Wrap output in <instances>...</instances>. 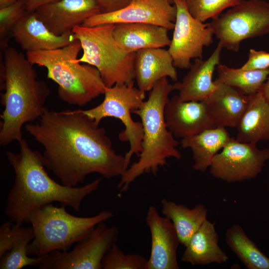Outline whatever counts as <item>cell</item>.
I'll return each mask as SVG.
<instances>
[{
	"label": "cell",
	"mask_w": 269,
	"mask_h": 269,
	"mask_svg": "<svg viewBox=\"0 0 269 269\" xmlns=\"http://www.w3.org/2000/svg\"><path fill=\"white\" fill-rule=\"evenodd\" d=\"M38 120L25 129L42 145L45 167L62 184L76 187L90 174L111 179L127 169L125 156L113 149L105 129L81 110L47 108Z\"/></svg>",
	"instance_id": "6da1fadb"
},
{
	"label": "cell",
	"mask_w": 269,
	"mask_h": 269,
	"mask_svg": "<svg viewBox=\"0 0 269 269\" xmlns=\"http://www.w3.org/2000/svg\"><path fill=\"white\" fill-rule=\"evenodd\" d=\"M18 143V153L6 152L7 160L15 173L4 210L9 221L22 225L26 223L30 213L54 202L80 212L83 201L98 189L102 178L80 187L58 183L46 171L42 154L32 149L24 138Z\"/></svg>",
	"instance_id": "7a4b0ae2"
},
{
	"label": "cell",
	"mask_w": 269,
	"mask_h": 269,
	"mask_svg": "<svg viewBox=\"0 0 269 269\" xmlns=\"http://www.w3.org/2000/svg\"><path fill=\"white\" fill-rule=\"evenodd\" d=\"M0 61L1 104L0 144L6 146L22 138V128L38 120L47 108L44 105L50 90L22 53L7 46Z\"/></svg>",
	"instance_id": "3957f363"
},
{
	"label": "cell",
	"mask_w": 269,
	"mask_h": 269,
	"mask_svg": "<svg viewBox=\"0 0 269 269\" xmlns=\"http://www.w3.org/2000/svg\"><path fill=\"white\" fill-rule=\"evenodd\" d=\"M173 85L167 78L158 81L149 91L148 98L140 107L132 111L141 119L143 137L142 150L138 160L125 170L117 187L121 193L127 192L130 185L144 173L156 175L159 168L167 164V159H179V142L168 129L164 118V109Z\"/></svg>",
	"instance_id": "277c9868"
},
{
	"label": "cell",
	"mask_w": 269,
	"mask_h": 269,
	"mask_svg": "<svg viewBox=\"0 0 269 269\" xmlns=\"http://www.w3.org/2000/svg\"><path fill=\"white\" fill-rule=\"evenodd\" d=\"M81 50L76 39L61 48L26 52L25 55L32 64L47 69L48 78L58 85V95L62 101L79 106L104 94L106 88L95 67L77 61Z\"/></svg>",
	"instance_id": "5b68a950"
},
{
	"label": "cell",
	"mask_w": 269,
	"mask_h": 269,
	"mask_svg": "<svg viewBox=\"0 0 269 269\" xmlns=\"http://www.w3.org/2000/svg\"><path fill=\"white\" fill-rule=\"evenodd\" d=\"M113 216L103 210L91 217H78L69 213L65 207L52 204L30 213L26 223L33 228L34 237L28 244L27 254L40 257L55 251H67L85 238L99 223Z\"/></svg>",
	"instance_id": "8992f818"
},
{
	"label": "cell",
	"mask_w": 269,
	"mask_h": 269,
	"mask_svg": "<svg viewBox=\"0 0 269 269\" xmlns=\"http://www.w3.org/2000/svg\"><path fill=\"white\" fill-rule=\"evenodd\" d=\"M114 26L113 24L81 25L72 30L83 50L77 61L95 67L108 88L116 84H134L135 80L136 52L127 53L119 47L113 34Z\"/></svg>",
	"instance_id": "52a82bcc"
},
{
	"label": "cell",
	"mask_w": 269,
	"mask_h": 269,
	"mask_svg": "<svg viewBox=\"0 0 269 269\" xmlns=\"http://www.w3.org/2000/svg\"><path fill=\"white\" fill-rule=\"evenodd\" d=\"M104 95V99L100 104L81 111L97 124L107 117L118 119L123 123L125 129L120 133L119 138L130 143V149L124 155L127 169L132 156L135 154L138 157L142 150V125L141 123L134 121L131 114L142 105L145 93L135 87L134 84H116L106 87Z\"/></svg>",
	"instance_id": "ba28073f"
},
{
	"label": "cell",
	"mask_w": 269,
	"mask_h": 269,
	"mask_svg": "<svg viewBox=\"0 0 269 269\" xmlns=\"http://www.w3.org/2000/svg\"><path fill=\"white\" fill-rule=\"evenodd\" d=\"M209 25L223 48L238 52L243 41L269 33V2L241 0Z\"/></svg>",
	"instance_id": "9c48e42d"
},
{
	"label": "cell",
	"mask_w": 269,
	"mask_h": 269,
	"mask_svg": "<svg viewBox=\"0 0 269 269\" xmlns=\"http://www.w3.org/2000/svg\"><path fill=\"white\" fill-rule=\"evenodd\" d=\"M99 223L72 249L55 251L43 256L39 269H102V260L117 243L119 228Z\"/></svg>",
	"instance_id": "30bf717a"
},
{
	"label": "cell",
	"mask_w": 269,
	"mask_h": 269,
	"mask_svg": "<svg viewBox=\"0 0 269 269\" xmlns=\"http://www.w3.org/2000/svg\"><path fill=\"white\" fill-rule=\"evenodd\" d=\"M176 16L172 38L168 49L175 67L188 69L192 59H202L203 48L213 42L214 32L209 23L194 18L184 0H175Z\"/></svg>",
	"instance_id": "8fae6325"
},
{
	"label": "cell",
	"mask_w": 269,
	"mask_h": 269,
	"mask_svg": "<svg viewBox=\"0 0 269 269\" xmlns=\"http://www.w3.org/2000/svg\"><path fill=\"white\" fill-rule=\"evenodd\" d=\"M257 144L230 141L212 159L209 172L228 183L255 178L269 160V148L259 149Z\"/></svg>",
	"instance_id": "7c38bea8"
},
{
	"label": "cell",
	"mask_w": 269,
	"mask_h": 269,
	"mask_svg": "<svg viewBox=\"0 0 269 269\" xmlns=\"http://www.w3.org/2000/svg\"><path fill=\"white\" fill-rule=\"evenodd\" d=\"M176 7L166 0H132L125 7L100 13L88 18L82 25L95 26L122 23L152 24L173 30Z\"/></svg>",
	"instance_id": "4fadbf2b"
},
{
	"label": "cell",
	"mask_w": 269,
	"mask_h": 269,
	"mask_svg": "<svg viewBox=\"0 0 269 269\" xmlns=\"http://www.w3.org/2000/svg\"><path fill=\"white\" fill-rule=\"evenodd\" d=\"M34 12L56 35L71 32L88 18L101 13L96 0H56L40 6Z\"/></svg>",
	"instance_id": "5bb4252c"
},
{
	"label": "cell",
	"mask_w": 269,
	"mask_h": 269,
	"mask_svg": "<svg viewBox=\"0 0 269 269\" xmlns=\"http://www.w3.org/2000/svg\"><path fill=\"white\" fill-rule=\"evenodd\" d=\"M145 220L151 236L150 254L145 269H178L177 250L180 244L172 222L150 205Z\"/></svg>",
	"instance_id": "9a60e30c"
},
{
	"label": "cell",
	"mask_w": 269,
	"mask_h": 269,
	"mask_svg": "<svg viewBox=\"0 0 269 269\" xmlns=\"http://www.w3.org/2000/svg\"><path fill=\"white\" fill-rule=\"evenodd\" d=\"M166 126L174 137H190L216 127L210 119L203 101H183L178 95L169 99L164 109Z\"/></svg>",
	"instance_id": "2e32d148"
},
{
	"label": "cell",
	"mask_w": 269,
	"mask_h": 269,
	"mask_svg": "<svg viewBox=\"0 0 269 269\" xmlns=\"http://www.w3.org/2000/svg\"><path fill=\"white\" fill-rule=\"evenodd\" d=\"M11 35L26 52L61 48L77 39L72 32L62 35L53 33L34 11H28L14 25Z\"/></svg>",
	"instance_id": "e0dca14e"
},
{
	"label": "cell",
	"mask_w": 269,
	"mask_h": 269,
	"mask_svg": "<svg viewBox=\"0 0 269 269\" xmlns=\"http://www.w3.org/2000/svg\"><path fill=\"white\" fill-rule=\"evenodd\" d=\"M219 42L207 60L196 58L192 63L189 71L181 82H176L174 90L183 101H201L208 98L216 89L218 85L213 81L215 68L220 64L221 52L223 49Z\"/></svg>",
	"instance_id": "ac0fdd59"
},
{
	"label": "cell",
	"mask_w": 269,
	"mask_h": 269,
	"mask_svg": "<svg viewBox=\"0 0 269 269\" xmlns=\"http://www.w3.org/2000/svg\"><path fill=\"white\" fill-rule=\"evenodd\" d=\"M217 84L213 92L203 100L208 115L215 127L237 128L248 105L249 96L235 87Z\"/></svg>",
	"instance_id": "d6986e66"
},
{
	"label": "cell",
	"mask_w": 269,
	"mask_h": 269,
	"mask_svg": "<svg viewBox=\"0 0 269 269\" xmlns=\"http://www.w3.org/2000/svg\"><path fill=\"white\" fill-rule=\"evenodd\" d=\"M134 72L137 88L145 93L149 91L160 80L169 77L178 80L177 73L168 49L152 48L135 53Z\"/></svg>",
	"instance_id": "ffe728a7"
},
{
	"label": "cell",
	"mask_w": 269,
	"mask_h": 269,
	"mask_svg": "<svg viewBox=\"0 0 269 269\" xmlns=\"http://www.w3.org/2000/svg\"><path fill=\"white\" fill-rule=\"evenodd\" d=\"M168 30L159 25L144 23L115 24L114 38L125 52L134 53L146 48L169 46L171 39Z\"/></svg>",
	"instance_id": "44dd1931"
},
{
	"label": "cell",
	"mask_w": 269,
	"mask_h": 269,
	"mask_svg": "<svg viewBox=\"0 0 269 269\" xmlns=\"http://www.w3.org/2000/svg\"><path fill=\"white\" fill-rule=\"evenodd\" d=\"M215 225L207 219L204 222L185 247L182 261L193 266L222 264L228 261L229 257L218 245Z\"/></svg>",
	"instance_id": "7402d4cb"
},
{
	"label": "cell",
	"mask_w": 269,
	"mask_h": 269,
	"mask_svg": "<svg viewBox=\"0 0 269 269\" xmlns=\"http://www.w3.org/2000/svg\"><path fill=\"white\" fill-rule=\"evenodd\" d=\"M237 128L236 139L257 144L269 140V102L261 91L249 95L248 105Z\"/></svg>",
	"instance_id": "603a6c76"
},
{
	"label": "cell",
	"mask_w": 269,
	"mask_h": 269,
	"mask_svg": "<svg viewBox=\"0 0 269 269\" xmlns=\"http://www.w3.org/2000/svg\"><path fill=\"white\" fill-rule=\"evenodd\" d=\"M231 138L225 128L216 127L182 138L180 143L183 148H189L192 151V168L204 172L209 168L215 155Z\"/></svg>",
	"instance_id": "cb8c5ba5"
},
{
	"label": "cell",
	"mask_w": 269,
	"mask_h": 269,
	"mask_svg": "<svg viewBox=\"0 0 269 269\" xmlns=\"http://www.w3.org/2000/svg\"><path fill=\"white\" fill-rule=\"evenodd\" d=\"M163 215L172 223L180 244L185 247L191 238L207 219V210L198 204L190 209L166 199L161 201Z\"/></svg>",
	"instance_id": "d4e9b609"
},
{
	"label": "cell",
	"mask_w": 269,
	"mask_h": 269,
	"mask_svg": "<svg viewBox=\"0 0 269 269\" xmlns=\"http://www.w3.org/2000/svg\"><path fill=\"white\" fill-rule=\"evenodd\" d=\"M226 244L248 269H269V258L249 238L239 224L229 227L225 234Z\"/></svg>",
	"instance_id": "484cf974"
},
{
	"label": "cell",
	"mask_w": 269,
	"mask_h": 269,
	"mask_svg": "<svg viewBox=\"0 0 269 269\" xmlns=\"http://www.w3.org/2000/svg\"><path fill=\"white\" fill-rule=\"evenodd\" d=\"M14 224L15 231L11 247L0 258V269H20L27 266L38 267L43 257L32 258L27 254V246L34 237L33 228Z\"/></svg>",
	"instance_id": "4316f807"
},
{
	"label": "cell",
	"mask_w": 269,
	"mask_h": 269,
	"mask_svg": "<svg viewBox=\"0 0 269 269\" xmlns=\"http://www.w3.org/2000/svg\"><path fill=\"white\" fill-rule=\"evenodd\" d=\"M217 78L214 82L239 89L249 96L260 91L269 75V68L248 70L233 68L219 64L217 66Z\"/></svg>",
	"instance_id": "83f0119b"
},
{
	"label": "cell",
	"mask_w": 269,
	"mask_h": 269,
	"mask_svg": "<svg viewBox=\"0 0 269 269\" xmlns=\"http://www.w3.org/2000/svg\"><path fill=\"white\" fill-rule=\"evenodd\" d=\"M241 0H184L187 9L195 19L202 22L218 16L228 7L239 3Z\"/></svg>",
	"instance_id": "f1b7e54d"
},
{
	"label": "cell",
	"mask_w": 269,
	"mask_h": 269,
	"mask_svg": "<svg viewBox=\"0 0 269 269\" xmlns=\"http://www.w3.org/2000/svg\"><path fill=\"white\" fill-rule=\"evenodd\" d=\"M27 0H20L0 7V47L2 52L8 46L9 34L14 25L27 12Z\"/></svg>",
	"instance_id": "f546056e"
},
{
	"label": "cell",
	"mask_w": 269,
	"mask_h": 269,
	"mask_svg": "<svg viewBox=\"0 0 269 269\" xmlns=\"http://www.w3.org/2000/svg\"><path fill=\"white\" fill-rule=\"evenodd\" d=\"M147 259L138 254H126L114 244L104 257L102 269H145Z\"/></svg>",
	"instance_id": "4dcf8cb0"
},
{
	"label": "cell",
	"mask_w": 269,
	"mask_h": 269,
	"mask_svg": "<svg viewBox=\"0 0 269 269\" xmlns=\"http://www.w3.org/2000/svg\"><path fill=\"white\" fill-rule=\"evenodd\" d=\"M248 70H262L269 68V52L250 49L247 62L241 67Z\"/></svg>",
	"instance_id": "1f68e13d"
},
{
	"label": "cell",
	"mask_w": 269,
	"mask_h": 269,
	"mask_svg": "<svg viewBox=\"0 0 269 269\" xmlns=\"http://www.w3.org/2000/svg\"><path fill=\"white\" fill-rule=\"evenodd\" d=\"M14 231L15 224L10 221L0 226V258L10 250Z\"/></svg>",
	"instance_id": "d6a6232c"
},
{
	"label": "cell",
	"mask_w": 269,
	"mask_h": 269,
	"mask_svg": "<svg viewBox=\"0 0 269 269\" xmlns=\"http://www.w3.org/2000/svg\"><path fill=\"white\" fill-rule=\"evenodd\" d=\"M101 13H107L119 10L130 4L132 0H96Z\"/></svg>",
	"instance_id": "836d02e7"
},
{
	"label": "cell",
	"mask_w": 269,
	"mask_h": 269,
	"mask_svg": "<svg viewBox=\"0 0 269 269\" xmlns=\"http://www.w3.org/2000/svg\"><path fill=\"white\" fill-rule=\"evenodd\" d=\"M55 0H27L26 9L28 11H33L43 4Z\"/></svg>",
	"instance_id": "e575fe53"
},
{
	"label": "cell",
	"mask_w": 269,
	"mask_h": 269,
	"mask_svg": "<svg viewBox=\"0 0 269 269\" xmlns=\"http://www.w3.org/2000/svg\"><path fill=\"white\" fill-rule=\"evenodd\" d=\"M260 91L263 93L265 97L269 102V75L263 84Z\"/></svg>",
	"instance_id": "d590c367"
},
{
	"label": "cell",
	"mask_w": 269,
	"mask_h": 269,
	"mask_svg": "<svg viewBox=\"0 0 269 269\" xmlns=\"http://www.w3.org/2000/svg\"><path fill=\"white\" fill-rule=\"evenodd\" d=\"M20 0H0V7Z\"/></svg>",
	"instance_id": "8d00e7d4"
},
{
	"label": "cell",
	"mask_w": 269,
	"mask_h": 269,
	"mask_svg": "<svg viewBox=\"0 0 269 269\" xmlns=\"http://www.w3.org/2000/svg\"><path fill=\"white\" fill-rule=\"evenodd\" d=\"M171 4H174L175 0H166Z\"/></svg>",
	"instance_id": "74e56055"
}]
</instances>
